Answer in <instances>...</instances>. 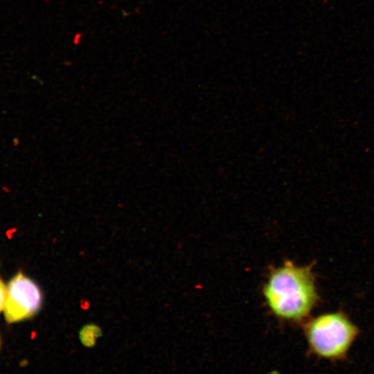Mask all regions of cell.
<instances>
[{"label":"cell","mask_w":374,"mask_h":374,"mask_svg":"<svg viewBox=\"0 0 374 374\" xmlns=\"http://www.w3.org/2000/svg\"><path fill=\"white\" fill-rule=\"evenodd\" d=\"M262 291L276 316L294 321L307 317L319 299L311 265L299 267L290 261L272 269Z\"/></svg>","instance_id":"obj_1"},{"label":"cell","mask_w":374,"mask_h":374,"mask_svg":"<svg viewBox=\"0 0 374 374\" xmlns=\"http://www.w3.org/2000/svg\"><path fill=\"white\" fill-rule=\"evenodd\" d=\"M358 334V328L341 311L319 315L305 327L311 351L330 360L346 357Z\"/></svg>","instance_id":"obj_2"},{"label":"cell","mask_w":374,"mask_h":374,"mask_svg":"<svg viewBox=\"0 0 374 374\" xmlns=\"http://www.w3.org/2000/svg\"><path fill=\"white\" fill-rule=\"evenodd\" d=\"M7 287L3 312L8 323L28 319L38 312L42 304V294L31 279L18 273L10 280Z\"/></svg>","instance_id":"obj_3"},{"label":"cell","mask_w":374,"mask_h":374,"mask_svg":"<svg viewBox=\"0 0 374 374\" xmlns=\"http://www.w3.org/2000/svg\"><path fill=\"white\" fill-rule=\"evenodd\" d=\"M100 335V329L94 324L84 326L80 332V339L81 342L88 347L93 346L96 344V339Z\"/></svg>","instance_id":"obj_4"},{"label":"cell","mask_w":374,"mask_h":374,"mask_svg":"<svg viewBox=\"0 0 374 374\" xmlns=\"http://www.w3.org/2000/svg\"><path fill=\"white\" fill-rule=\"evenodd\" d=\"M8 287L0 278V312L3 310L6 299Z\"/></svg>","instance_id":"obj_5"}]
</instances>
